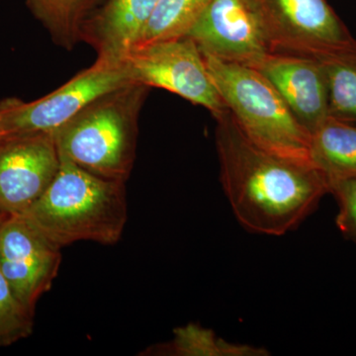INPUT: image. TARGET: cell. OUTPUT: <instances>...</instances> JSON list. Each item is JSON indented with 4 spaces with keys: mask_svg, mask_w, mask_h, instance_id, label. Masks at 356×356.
I'll use <instances>...</instances> for the list:
<instances>
[{
    "mask_svg": "<svg viewBox=\"0 0 356 356\" xmlns=\"http://www.w3.org/2000/svg\"><path fill=\"white\" fill-rule=\"evenodd\" d=\"M216 122L222 187L236 219L248 231L285 235L329 193V182L311 163L257 146L243 135L229 111Z\"/></svg>",
    "mask_w": 356,
    "mask_h": 356,
    "instance_id": "1",
    "label": "cell"
},
{
    "mask_svg": "<svg viewBox=\"0 0 356 356\" xmlns=\"http://www.w3.org/2000/svg\"><path fill=\"white\" fill-rule=\"evenodd\" d=\"M60 159L48 188L21 216L60 248L81 241L118 243L128 217L126 182L97 177Z\"/></svg>",
    "mask_w": 356,
    "mask_h": 356,
    "instance_id": "2",
    "label": "cell"
},
{
    "mask_svg": "<svg viewBox=\"0 0 356 356\" xmlns=\"http://www.w3.org/2000/svg\"><path fill=\"white\" fill-rule=\"evenodd\" d=\"M149 89L129 84L90 103L53 134L60 156L97 177L127 181Z\"/></svg>",
    "mask_w": 356,
    "mask_h": 356,
    "instance_id": "3",
    "label": "cell"
},
{
    "mask_svg": "<svg viewBox=\"0 0 356 356\" xmlns=\"http://www.w3.org/2000/svg\"><path fill=\"white\" fill-rule=\"evenodd\" d=\"M211 79L236 125L257 146L311 163V134L259 70L222 62L203 54Z\"/></svg>",
    "mask_w": 356,
    "mask_h": 356,
    "instance_id": "4",
    "label": "cell"
},
{
    "mask_svg": "<svg viewBox=\"0 0 356 356\" xmlns=\"http://www.w3.org/2000/svg\"><path fill=\"white\" fill-rule=\"evenodd\" d=\"M122 60L98 58L95 64L51 93L25 102L18 98L0 102L1 138L57 132L88 105L132 84Z\"/></svg>",
    "mask_w": 356,
    "mask_h": 356,
    "instance_id": "5",
    "label": "cell"
},
{
    "mask_svg": "<svg viewBox=\"0 0 356 356\" xmlns=\"http://www.w3.org/2000/svg\"><path fill=\"white\" fill-rule=\"evenodd\" d=\"M122 62L133 83L170 91L209 110L215 119L229 111L202 53L188 37L135 47Z\"/></svg>",
    "mask_w": 356,
    "mask_h": 356,
    "instance_id": "6",
    "label": "cell"
},
{
    "mask_svg": "<svg viewBox=\"0 0 356 356\" xmlns=\"http://www.w3.org/2000/svg\"><path fill=\"white\" fill-rule=\"evenodd\" d=\"M273 53L318 58L356 53V39L327 0H254Z\"/></svg>",
    "mask_w": 356,
    "mask_h": 356,
    "instance_id": "7",
    "label": "cell"
},
{
    "mask_svg": "<svg viewBox=\"0 0 356 356\" xmlns=\"http://www.w3.org/2000/svg\"><path fill=\"white\" fill-rule=\"evenodd\" d=\"M185 37L201 53L254 69L273 53L254 0H211Z\"/></svg>",
    "mask_w": 356,
    "mask_h": 356,
    "instance_id": "8",
    "label": "cell"
},
{
    "mask_svg": "<svg viewBox=\"0 0 356 356\" xmlns=\"http://www.w3.org/2000/svg\"><path fill=\"white\" fill-rule=\"evenodd\" d=\"M60 248L21 215L7 216L0 222V270L33 313L57 276Z\"/></svg>",
    "mask_w": 356,
    "mask_h": 356,
    "instance_id": "9",
    "label": "cell"
},
{
    "mask_svg": "<svg viewBox=\"0 0 356 356\" xmlns=\"http://www.w3.org/2000/svg\"><path fill=\"white\" fill-rule=\"evenodd\" d=\"M51 134L0 139V214L21 215L36 202L60 168Z\"/></svg>",
    "mask_w": 356,
    "mask_h": 356,
    "instance_id": "10",
    "label": "cell"
},
{
    "mask_svg": "<svg viewBox=\"0 0 356 356\" xmlns=\"http://www.w3.org/2000/svg\"><path fill=\"white\" fill-rule=\"evenodd\" d=\"M257 70L273 84L309 133L330 116L327 79L318 58L271 53Z\"/></svg>",
    "mask_w": 356,
    "mask_h": 356,
    "instance_id": "11",
    "label": "cell"
},
{
    "mask_svg": "<svg viewBox=\"0 0 356 356\" xmlns=\"http://www.w3.org/2000/svg\"><path fill=\"white\" fill-rule=\"evenodd\" d=\"M159 0H107L84 20L81 41L90 44L98 58L122 60L137 46Z\"/></svg>",
    "mask_w": 356,
    "mask_h": 356,
    "instance_id": "12",
    "label": "cell"
},
{
    "mask_svg": "<svg viewBox=\"0 0 356 356\" xmlns=\"http://www.w3.org/2000/svg\"><path fill=\"white\" fill-rule=\"evenodd\" d=\"M312 165L327 182L356 177V126L329 116L311 134Z\"/></svg>",
    "mask_w": 356,
    "mask_h": 356,
    "instance_id": "13",
    "label": "cell"
},
{
    "mask_svg": "<svg viewBox=\"0 0 356 356\" xmlns=\"http://www.w3.org/2000/svg\"><path fill=\"white\" fill-rule=\"evenodd\" d=\"M175 337L165 344H159L145 351L147 355L177 356H261L266 350L243 344L227 343L211 330L189 324L175 330Z\"/></svg>",
    "mask_w": 356,
    "mask_h": 356,
    "instance_id": "14",
    "label": "cell"
},
{
    "mask_svg": "<svg viewBox=\"0 0 356 356\" xmlns=\"http://www.w3.org/2000/svg\"><path fill=\"white\" fill-rule=\"evenodd\" d=\"M210 2L211 0H159L136 47L184 38Z\"/></svg>",
    "mask_w": 356,
    "mask_h": 356,
    "instance_id": "15",
    "label": "cell"
},
{
    "mask_svg": "<svg viewBox=\"0 0 356 356\" xmlns=\"http://www.w3.org/2000/svg\"><path fill=\"white\" fill-rule=\"evenodd\" d=\"M318 60L327 79L330 116L356 122V53L334 54Z\"/></svg>",
    "mask_w": 356,
    "mask_h": 356,
    "instance_id": "16",
    "label": "cell"
},
{
    "mask_svg": "<svg viewBox=\"0 0 356 356\" xmlns=\"http://www.w3.org/2000/svg\"><path fill=\"white\" fill-rule=\"evenodd\" d=\"M95 0H29L33 13L49 30L54 41L72 49L81 41L86 13Z\"/></svg>",
    "mask_w": 356,
    "mask_h": 356,
    "instance_id": "17",
    "label": "cell"
},
{
    "mask_svg": "<svg viewBox=\"0 0 356 356\" xmlns=\"http://www.w3.org/2000/svg\"><path fill=\"white\" fill-rule=\"evenodd\" d=\"M33 316L34 313L18 299L0 270V348L31 336Z\"/></svg>",
    "mask_w": 356,
    "mask_h": 356,
    "instance_id": "18",
    "label": "cell"
},
{
    "mask_svg": "<svg viewBox=\"0 0 356 356\" xmlns=\"http://www.w3.org/2000/svg\"><path fill=\"white\" fill-rule=\"evenodd\" d=\"M339 204L337 226L346 238L356 243V177L337 180L329 185Z\"/></svg>",
    "mask_w": 356,
    "mask_h": 356,
    "instance_id": "19",
    "label": "cell"
},
{
    "mask_svg": "<svg viewBox=\"0 0 356 356\" xmlns=\"http://www.w3.org/2000/svg\"><path fill=\"white\" fill-rule=\"evenodd\" d=\"M7 216H3V215H1L0 214V222H1L2 221H3V219L4 218H6Z\"/></svg>",
    "mask_w": 356,
    "mask_h": 356,
    "instance_id": "20",
    "label": "cell"
},
{
    "mask_svg": "<svg viewBox=\"0 0 356 356\" xmlns=\"http://www.w3.org/2000/svg\"><path fill=\"white\" fill-rule=\"evenodd\" d=\"M0 139H1V132H0Z\"/></svg>",
    "mask_w": 356,
    "mask_h": 356,
    "instance_id": "21",
    "label": "cell"
}]
</instances>
